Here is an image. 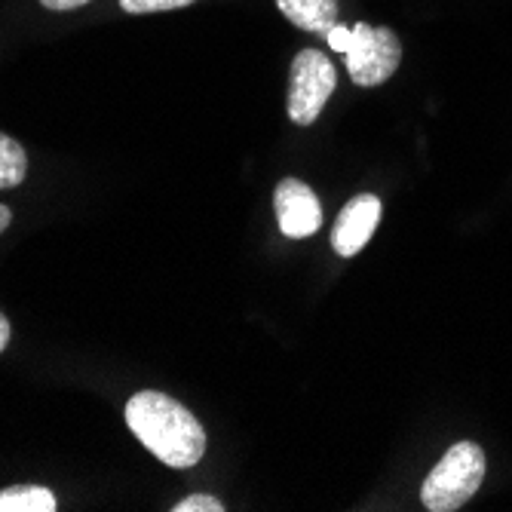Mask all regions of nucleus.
Returning a JSON list of instances; mask_svg holds the SVG:
<instances>
[{"instance_id":"nucleus-1","label":"nucleus","mask_w":512,"mask_h":512,"mask_svg":"<svg viewBox=\"0 0 512 512\" xmlns=\"http://www.w3.org/2000/svg\"><path fill=\"white\" fill-rule=\"evenodd\" d=\"M126 424L135 433V439L172 470H191L206 454L203 424L166 393H135L126 402Z\"/></svg>"},{"instance_id":"nucleus-2","label":"nucleus","mask_w":512,"mask_h":512,"mask_svg":"<svg viewBox=\"0 0 512 512\" xmlns=\"http://www.w3.org/2000/svg\"><path fill=\"white\" fill-rule=\"evenodd\" d=\"M325 40L335 53H344L350 80L365 89L387 83L402 62V43L390 28H375L365 22L347 28L338 22L325 34Z\"/></svg>"},{"instance_id":"nucleus-3","label":"nucleus","mask_w":512,"mask_h":512,"mask_svg":"<svg viewBox=\"0 0 512 512\" xmlns=\"http://www.w3.org/2000/svg\"><path fill=\"white\" fill-rule=\"evenodd\" d=\"M488 460L476 442H457L439 457L421 488V503L430 512H454L467 503L485 482Z\"/></svg>"},{"instance_id":"nucleus-4","label":"nucleus","mask_w":512,"mask_h":512,"mask_svg":"<svg viewBox=\"0 0 512 512\" xmlns=\"http://www.w3.org/2000/svg\"><path fill=\"white\" fill-rule=\"evenodd\" d=\"M338 83L335 65L325 59L319 50H301L292 62L289 77V117L298 126L316 123L325 102L332 99Z\"/></svg>"},{"instance_id":"nucleus-5","label":"nucleus","mask_w":512,"mask_h":512,"mask_svg":"<svg viewBox=\"0 0 512 512\" xmlns=\"http://www.w3.org/2000/svg\"><path fill=\"white\" fill-rule=\"evenodd\" d=\"M273 206H276L279 230L292 240L313 237L322 224V206H319L313 188H307V184L298 178H283L276 184Z\"/></svg>"},{"instance_id":"nucleus-6","label":"nucleus","mask_w":512,"mask_h":512,"mask_svg":"<svg viewBox=\"0 0 512 512\" xmlns=\"http://www.w3.org/2000/svg\"><path fill=\"white\" fill-rule=\"evenodd\" d=\"M381 224V200L375 194H359L353 197L338 221H335V230H332V246L341 258H353L368 240L371 234L378 230Z\"/></svg>"},{"instance_id":"nucleus-7","label":"nucleus","mask_w":512,"mask_h":512,"mask_svg":"<svg viewBox=\"0 0 512 512\" xmlns=\"http://www.w3.org/2000/svg\"><path fill=\"white\" fill-rule=\"evenodd\" d=\"M276 7L292 25L310 34H329L341 19L338 0H276Z\"/></svg>"},{"instance_id":"nucleus-8","label":"nucleus","mask_w":512,"mask_h":512,"mask_svg":"<svg viewBox=\"0 0 512 512\" xmlns=\"http://www.w3.org/2000/svg\"><path fill=\"white\" fill-rule=\"evenodd\" d=\"M56 494L40 485H13L0 491V512H56Z\"/></svg>"},{"instance_id":"nucleus-9","label":"nucleus","mask_w":512,"mask_h":512,"mask_svg":"<svg viewBox=\"0 0 512 512\" xmlns=\"http://www.w3.org/2000/svg\"><path fill=\"white\" fill-rule=\"evenodd\" d=\"M28 175V157L16 138L0 132V191L19 188Z\"/></svg>"},{"instance_id":"nucleus-10","label":"nucleus","mask_w":512,"mask_h":512,"mask_svg":"<svg viewBox=\"0 0 512 512\" xmlns=\"http://www.w3.org/2000/svg\"><path fill=\"white\" fill-rule=\"evenodd\" d=\"M191 4H197V0H120V10L129 16H151V13H169V10H181Z\"/></svg>"},{"instance_id":"nucleus-11","label":"nucleus","mask_w":512,"mask_h":512,"mask_svg":"<svg viewBox=\"0 0 512 512\" xmlns=\"http://www.w3.org/2000/svg\"><path fill=\"white\" fill-rule=\"evenodd\" d=\"M172 512H224V503L212 494H191L172 506Z\"/></svg>"},{"instance_id":"nucleus-12","label":"nucleus","mask_w":512,"mask_h":512,"mask_svg":"<svg viewBox=\"0 0 512 512\" xmlns=\"http://www.w3.org/2000/svg\"><path fill=\"white\" fill-rule=\"evenodd\" d=\"M40 4H43L46 10H53V13H68V10L86 7L89 0H40Z\"/></svg>"},{"instance_id":"nucleus-13","label":"nucleus","mask_w":512,"mask_h":512,"mask_svg":"<svg viewBox=\"0 0 512 512\" xmlns=\"http://www.w3.org/2000/svg\"><path fill=\"white\" fill-rule=\"evenodd\" d=\"M10 335H13V329H10V319L0 313V353L7 350V344H10Z\"/></svg>"},{"instance_id":"nucleus-14","label":"nucleus","mask_w":512,"mask_h":512,"mask_svg":"<svg viewBox=\"0 0 512 512\" xmlns=\"http://www.w3.org/2000/svg\"><path fill=\"white\" fill-rule=\"evenodd\" d=\"M10 221H13V212H10V206L0 203V234H4V230L10 227Z\"/></svg>"}]
</instances>
